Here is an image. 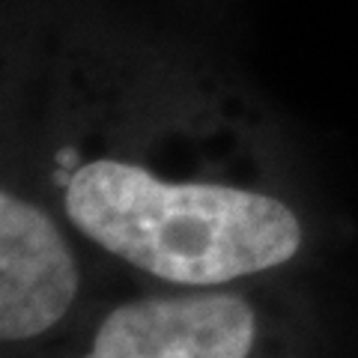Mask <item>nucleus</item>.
Returning <instances> with one entry per match:
<instances>
[{"instance_id": "f257e3e1", "label": "nucleus", "mask_w": 358, "mask_h": 358, "mask_svg": "<svg viewBox=\"0 0 358 358\" xmlns=\"http://www.w3.org/2000/svg\"><path fill=\"white\" fill-rule=\"evenodd\" d=\"M69 230L155 287H227L305 251L299 209L260 179L167 164L155 150L75 143L54 164Z\"/></svg>"}, {"instance_id": "f03ea898", "label": "nucleus", "mask_w": 358, "mask_h": 358, "mask_svg": "<svg viewBox=\"0 0 358 358\" xmlns=\"http://www.w3.org/2000/svg\"><path fill=\"white\" fill-rule=\"evenodd\" d=\"M245 284L155 287L122 299L84 329L72 358H275L278 320Z\"/></svg>"}, {"instance_id": "7ed1b4c3", "label": "nucleus", "mask_w": 358, "mask_h": 358, "mask_svg": "<svg viewBox=\"0 0 358 358\" xmlns=\"http://www.w3.org/2000/svg\"><path fill=\"white\" fill-rule=\"evenodd\" d=\"M57 209L3 185L0 192V341L27 350L54 338L81 305L84 268Z\"/></svg>"}]
</instances>
